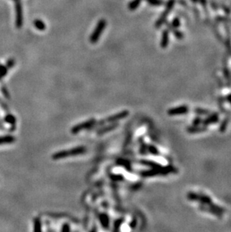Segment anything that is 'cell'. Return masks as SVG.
<instances>
[{
    "label": "cell",
    "instance_id": "cell-1",
    "mask_svg": "<svg viewBox=\"0 0 231 232\" xmlns=\"http://www.w3.org/2000/svg\"><path fill=\"white\" fill-rule=\"evenodd\" d=\"M86 152V148L85 146H77V147L73 148V149L71 150L59 151L57 153H53L52 156V158L54 160H59L61 159V158H67V157L79 156V155L84 154Z\"/></svg>",
    "mask_w": 231,
    "mask_h": 232
},
{
    "label": "cell",
    "instance_id": "cell-2",
    "mask_svg": "<svg viewBox=\"0 0 231 232\" xmlns=\"http://www.w3.org/2000/svg\"><path fill=\"white\" fill-rule=\"evenodd\" d=\"M128 115H129L128 110H122V111L119 112V113L113 114V115L110 116V117H107L106 119H102V120H100V121H98V122H97L96 121V126H95V127L97 126L104 125V124H105V123H113V122H116L118 120H120V119L125 118V117H128Z\"/></svg>",
    "mask_w": 231,
    "mask_h": 232
},
{
    "label": "cell",
    "instance_id": "cell-3",
    "mask_svg": "<svg viewBox=\"0 0 231 232\" xmlns=\"http://www.w3.org/2000/svg\"><path fill=\"white\" fill-rule=\"evenodd\" d=\"M106 25L107 22L104 19H101L98 21V24L96 25L94 31H93L92 34L91 36H90L89 38V42H91L92 44H95L96 43V42H98L101 33H102V32L104 30L105 27H106Z\"/></svg>",
    "mask_w": 231,
    "mask_h": 232
},
{
    "label": "cell",
    "instance_id": "cell-4",
    "mask_svg": "<svg viewBox=\"0 0 231 232\" xmlns=\"http://www.w3.org/2000/svg\"><path fill=\"white\" fill-rule=\"evenodd\" d=\"M96 123V119H89L88 120L85 121V122H81V123L77 124V125L74 126V127L71 128V132L72 134H77V133L82 132L84 130H86V129H91L92 128L95 127Z\"/></svg>",
    "mask_w": 231,
    "mask_h": 232
},
{
    "label": "cell",
    "instance_id": "cell-5",
    "mask_svg": "<svg viewBox=\"0 0 231 232\" xmlns=\"http://www.w3.org/2000/svg\"><path fill=\"white\" fill-rule=\"evenodd\" d=\"M15 2V10H16V26L20 28L23 25V8L20 0H14Z\"/></svg>",
    "mask_w": 231,
    "mask_h": 232
},
{
    "label": "cell",
    "instance_id": "cell-6",
    "mask_svg": "<svg viewBox=\"0 0 231 232\" xmlns=\"http://www.w3.org/2000/svg\"><path fill=\"white\" fill-rule=\"evenodd\" d=\"M169 43V32L167 30H164L162 32V37L161 41V47L162 48H166Z\"/></svg>",
    "mask_w": 231,
    "mask_h": 232
},
{
    "label": "cell",
    "instance_id": "cell-7",
    "mask_svg": "<svg viewBox=\"0 0 231 232\" xmlns=\"http://www.w3.org/2000/svg\"><path fill=\"white\" fill-rule=\"evenodd\" d=\"M15 138L12 135H6L0 137V145L13 144L15 141Z\"/></svg>",
    "mask_w": 231,
    "mask_h": 232
},
{
    "label": "cell",
    "instance_id": "cell-8",
    "mask_svg": "<svg viewBox=\"0 0 231 232\" xmlns=\"http://www.w3.org/2000/svg\"><path fill=\"white\" fill-rule=\"evenodd\" d=\"M118 126H119V124L117 123L116 122H113V124H110V125L109 126H108V127H105V128H104V129H100V130L98 132V134H105V133L110 132V131L115 129L116 128L118 127Z\"/></svg>",
    "mask_w": 231,
    "mask_h": 232
},
{
    "label": "cell",
    "instance_id": "cell-9",
    "mask_svg": "<svg viewBox=\"0 0 231 232\" xmlns=\"http://www.w3.org/2000/svg\"><path fill=\"white\" fill-rule=\"evenodd\" d=\"M33 24L35 26V28H36L37 30H40V31H44V30H46V25L42 20L39 19L35 20L33 22Z\"/></svg>",
    "mask_w": 231,
    "mask_h": 232
},
{
    "label": "cell",
    "instance_id": "cell-10",
    "mask_svg": "<svg viewBox=\"0 0 231 232\" xmlns=\"http://www.w3.org/2000/svg\"><path fill=\"white\" fill-rule=\"evenodd\" d=\"M168 14H169V12H167V11H165L164 13L162 14H161L160 18H159V19L157 20V22L155 23V27H158V28H159V27H160L162 25L164 22H165L166 19H167V16Z\"/></svg>",
    "mask_w": 231,
    "mask_h": 232
},
{
    "label": "cell",
    "instance_id": "cell-11",
    "mask_svg": "<svg viewBox=\"0 0 231 232\" xmlns=\"http://www.w3.org/2000/svg\"><path fill=\"white\" fill-rule=\"evenodd\" d=\"M140 2H141V0H132L129 2L128 4V8L131 11H135L136 8H138L140 6Z\"/></svg>",
    "mask_w": 231,
    "mask_h": 232
},
{
    "label": "cell",
    "instance_id": "cell-12",
    "mask_svg": "<svg viewBox=\"0 0 231 232\" xmlns=\"http://www.w3.org/2000/svg\"><path fill=\"white\" fill-rule=\"evenodd\" d=\"M5 121L10 123L11 125H14L15 122H16V119H15L14 116H13L12 114H8L5 117Z\"/></svg>",
    "mask_w": 231,
    "mask_h": 232
},
{
    "label": "cell",
    "instance_id": "cell-13",
    "mask_svg": "<svg viewBox=\"0 0 231 232\" xmlns=\"http://www.w3.org/2000/svg\"><path fill=\"white\" fill-rule=\"evenodd\" d=\"M146 1L152 6H161L164 3L162 0H146Z\"/></svg>",
    "mask_w": 231,
    "mask_h": 232
},
{
    "label": "cell",
    "instance_id": "cell-14",
    "mask_svg": "<svg viewBox=\"0 0 231 232\" xmlns=\"http://www.w3.org/2000/svg\"><path fill=\"white\" fill-rule=\"evenodd\" d=\"M41 221L38 218H35V221H34V231H40L41 230Z\"/></svg>",
    "mask_w": 231,
    "mask_h": 232
},
{
    "label": "cell",
    "instance_id": "cell-15",
    "mask_svg": "<svg viewBox=\"0 0 231 232\" xmlns=\"http://www.w3.org/2000/svg\"><path fill=\"white\" fill-rule=\"evenodd\" d=\"M8 67L7 66H2V65H0V76L2 78H3L4 76H6L8 73Z\"/></svg>",
    "mask_w": 231,
    "mask_h": 232
},
{
    "label": "cell",
    "instance_id": "cell-16",
    "mask_svg": "<svg viewBox=\"0 0 231 232\" xmlns=\"http://www.w3.org/2000/svg\"><path fill=\"white\" fill-rule=\"evenodd\" d=\"M14 64H15L14 59H9V60H8V62H7L6 66H7V67H8V69H10V68H12L13 66H14Z\"/></svg>",
    "mask_w": 231,
    "mask_h": 232
},
{
    "label": "cell",
    "instance_id": "cell-17",
    "mask_svg": "<svg viewBox=\"0 0 231 232\" xmlns=\"http://www.w3.org/2000/svg\"><path fill=\"white\" fill-rule=\"evenodd\" d=\"M180 25V23H179V20L178 18H175L174 20H173V28H177V27H179Z\"/></svg>",
    "mask_w": 231,
    "mask_h": 232
},
{
    "label": "cell",
    "instance_id": "cell-18",
    "mask_svg": "<svg viewBox=\"0 0 231 232\" xmlns=\"http://www.w3.org/2000/svg\"><path fill=\"white\" fill-rule=\"evenodd\" d=\"M62 231H70V227H69V224H65L63 226H62Z\"/></svg>",
    "mask_w": 231,
    "mask_h": 232
},
{
    "label": "cell",
    "instance_id": "cell-19",
    "mask_svg": "<svg viewBox=\"0 0 231 232\" xmlns=\"http://www.w3.org/2000/svg\"><path fill=\"white\" fill-rule=\"evenodd\" d=\"M192 1H194V2H196V1H197V0H192Z\"/></svg>",
    "mask_w": 231,
    "mask_h": 232
},
{
    "label": "cell",
    "instance_id": "cell-20",
    "mask_svg": "<svg viewBox=\"0 0 231 232\" xmlns=\"http://www.w3.org/2000/svg\"><path fill=\"white\" fill-rule=\"evenodd\" d=\"M1 78H2V77H1V76H0V79H1Z\"/></svg>",
    "mask_w": 231,
    "mask_h": 232
}]
</instances>
